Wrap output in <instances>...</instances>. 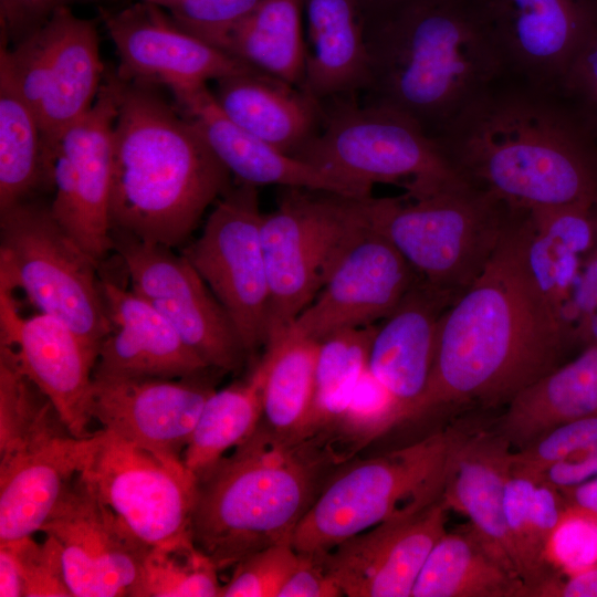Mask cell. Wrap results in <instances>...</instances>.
<instances>
[{
  "instance_id": "1",
  "label": "cell",
  "mask_w": 597,
  "mask_h": 597,
  "mask_svg": "<svg viewBox=\"0 0 597 597\" xmlns=\"http://www.w3.org/2000/svg\"><path fill=\"white\" fill-rule=\"evenodd\" d=\"M530 211L517 208L482 273L439 326L428 385L409 420L463 407H505L561 365L573 334L527 254Z\"/></svg>"
},
{
  "instance_id": "2",
  "label": "cell",
  "mask_w": 597,
  "mask_h": 597,
  "mask_svg": "<svg viewBox=\"0 0 597 597\" xmlns=\"http://www.w3.org/2000/svg\"><path fill=\"white\" fill-rule=\"evenodd\" d=\"M434 139L469 182L515 208L597 207V123L561 85L505 72Z\"/></svg>"
},
{
  "instance_id": "3",
  "label": "cell",
  "mask_w": 597,
  "mask_h": 597,
  "mask_svg": "<svg viewBox=\"0 0 597 597\" xmlns=\"http://www.w3.org/2000/svg\"><path fill=\"white\" fill-rule=\"evenodd\" d=\"M109 71L117 102L111 232L174 249L229 189L231 172L164 87L123 80L113 65Z\"/></svg>"
},
{
  "instance_id": "4",
  "label": "cell",
  "mask_w": 597,
  "mask_h": 597,
  "mask_svg": "<svg viewBox=\"0 0 597 597\" xmlns=\"http://www.w3.org/2000/svg\"><path fill=\"white\" fill-rule=\"evenodd\" d=\"M362 102L397 111L432 138L506 72L472 0H408L364 18Z\"/></svg>"
},
{
  "instance_id": "5",
  "label": "cell",
  "mask_w": 597,
  "mask_h": 597,
  "mask_svg": "<svg viewBox=\"0 0 597 597\" xmlns=\"http://www.w3.org/2000/svg\"><path fill=\"white\" fill-rule=\"evenodd\" d=\"M338 463L317 439H284L262 422L252 436L197 478L195 545L219 570L265 547L291 543Z\"/></svg>"
},
{
  "instance_id": "6",
  "label": "cell",
  "mask_w": 597,
  "mask_h": 597,
  "mask_svg": "<svg viewBox=\"0 0 597 597\" xmlns=\"http://www.w3.org/2000/svg\"><path fill=\"white\" fill-rule=\"evenodd\" d=\"M470 427L457 425L401 449L364 460L322 489L291 544L320 556L341 542L442 496L453 452Z\"/></svg>"
},
{
  "instance_id": "7",
  "label": "cell",
  "mask_w": 597,
  "mask_h": 597,
  "mask_svg": "<svg viewBox=\"0 0 597 597\" xmlns=\"http://www.w3.org/2000/svg\"><path fill=\"white\" fill-rule=\"evenodd\" d=\"M516 210L467 182L418 198H374L371 226L420 280L459 296L488 265Z\"/></svg>"
},
{
  "instance_id": "8",
  "label": "cell",
  "mask_w": 597,
  "mask_h": 597,
  "mask_svg": "<svg viewBox=\"0 0 597 597\" xmlns=\"http://www.w3.org/2000/svg\"><path fill=\"white\" fill-rule=\"evenodd\" d=\"M373 200V196L284 188L277 207L263 213L270 292L266 345L289 329L348 249L371 228Z\"/></svg>"
},
{
  "instance_id": "9",
  "label": "cell",
  "mask_w": 597,
  "mask_h": 597,
  "mask_svg": "<svg viewBox=\"0 0 597 597\" xmlns=\"http://www.w3.org/2000/svg\"><path fill=\"white\" fill-rule=\"evenodd\" d=\"M316 136L294 157L373 188L395 184L418 198L469 182L439 143L408 116L359 97L321 102Z\"/></svg>"
},
{
  "instance_id": "10",
  "label": "cell",
  "mask_w": 597,
  "mask_h": 597,
  "mask_svg": "<svg viewBox=\"0 0 597 597\" xmlns=\"http://www.w3.org/2000/svg\"><path fill=\"white\" fill-rule=\"evenodd\" d=\"M98 263L38 198L0 211V289L22 290L42 313L69 325L97 358L111 332Z\"/></svg>"
},
{
  "instance_id": "11",
  "label": "cell",
  "mask_w": 597,
  "mask_h": 597,
  "mask_svg": "<svg viewBox=\"0 0 597 597\" xmlns=\"http://www.w3.org/2000/svg\"><path fill=\"white\" fill-rule=\"evenodd\" d=\"M96 21L61 9L15 44L0 42V70L34 113L51 169L61 135L91 109L104 80Z\"/></svg>"
},
{
  "instance_id": "12",
  "label": "cell",
  "mask_w": 597,
  "mask_h": 597,
  "mask_svg": "<svg viewBox=\"0 0 597 597\" xmlns=\"http://www.w3.org/2000/svg\"><path fill=\"white\" fill-rule=\"evenodd\" d=\"M81 473L150 548L193 544L197 478L182 461L164 459L102 428Z\"/></svg>"
},
{
  "instance_id": "13",
  "label": "cell",
  "mask_w": 597,
  "mask_h": 597,
  "mask_svg": "<svg viewBox=\"0 0 597 597\" xmlns=\"http://www.w3.org/2000/svg\"><path fill=\"white\" fill-rule=\"evenodd\" d=\"M256 188L231 185L199 238L181 250L228 313L248 356L266 345L270 301Z\"/></svg>"
},
{
  "instance_id": "14",
  "label": "cell",
  "mask_w": 597,
  "mask_h": 597,
  "mask_svg": "<svg viewBox=\"0 0 597 597\" xmlns=\"http://www.w3.org/2000/svg\"><path fill=\"white\" fill-rule=\"evenodd\" d=\"M111 235L132 290L151 304L210 368L240 369L248 354L235 327L186 256L118 231Z\"/></svg>"
},
{
  "instance_id": "15",
  "label": "cell",
  "mask_w": 597,
  "mask_h": 597,
  "mask_svg": "<svg viewBox=\"0 0 597 597\" xmlns=\"http://www.w3.org/2000/svg\"><path fill=\"white\" fill-rule=\"evenodd\" d=\"M60 546L73 597H140L150 549L98 496L80 472L41 527Z\"/></svg>"
},
{
  "instance_id": "16",
  "label": "cell",
  "mask_w": 597,
  "mask_h": 597,
  "mask_svg": "<svg viewBox=\"0 0 597 597\" xmlns=\"http://www.w3.org/2000/svg\"><path fill=\"white\" fill-rule=\"evenodd\" d=\"M114 43L116 74L161 87H188L255 70L178 25L163 8L137 0L98 10Z\"/></svg>"
},
{
  "instance_id": "17",
  "label": "cell",
  "mask_w": 597,
  "mask_h": 597,
  "mask_svg": "<svg viewBox=\"0 0 597 597\" xmlns=\"http://www.w3.org/2000/svg\"><path fill=\"white\" fill-rule=\"evenodd\" d=\"M418 280L405 258L371 226L283 335L320 341L341 329L375 324L396 308Z\"/></svg>"
},
{
  "instance_id": "18",
  "label": "cell",
  "mask_w": 597,
  "mask_h": 597,
  "mask_svg": "<svg viewBox=\"0 0 597 597\" xmlns=\"http://www.w3.org/2000/svg\"><path fill=\"white\" fill-rule=\"evenodd\" d=\"M506 72L561 85L597 27V0H472Z\"/></svg>"
},
{
  "instance_id": "19",
  "label": "cell",
  "mask_w": 597,
  "mask_h": 597,
  "mask_svg": "<svg viewBox=\"0 0 597 597\" xmlns=\"http://www.w3.org/2000/svg\"><path fill=\"white\" fill-rule=\"evenodd\" d=\"M442 496L427 507L386 520L317 556L347 597H411L434 544L447 532Z\"/></svg>"
},
{
  "instance_id": "20",
  "label": "cell",
  "mask_w": 597,
  "mask_h": 597,
  "mask_svg": "<svg viewBox=\"0 0 597 597\" xmlns=\"http://www.w3.org/2000/svg\"><path fill=\"white\" fill-rule=\"evenodd\" d=\"M214 390L207 371L177 379L93 377L91 415L103 429L164 459L182 461Z\"/></svg>"
},
{
  "instance_id": "21",
  "label": "cell",
  "mask_w": 597,
  "mask_h": 597,
  "mask_svg": "<svg viewBox=\"0 0 597 597\" xmlns=\"http://www.w3.org/2000/svg\"><path fill=\"white\" fill-rule=\"evenodd\" d=\"M13 292L0 289V343L12 348L23 373L53 401L73 436H91L95 357L61 320L40 312L23 317Z\"/></svg>"
},
{
  "instance_id": "22",
  "label": "cell",
  "mask_w": 597,
  "mask_h": 597,
  "mask_svg": "<svg viewBox=\"0 0 597 597\" xmlns=\"http://www.w3.org/2000/svg\"><path fill=\"white\" fill-rule=\"evenodd\" d=\"M168 91L178 112L239 181L371 196L373 188L300 160L243 129L221 109L207 84Z\"/></svg>"
},
{
  "instance_id": "23",
  "label": "cell",
  "mask_w": 597,
  "mask_h": 597,
  "mask_svg": "<svg viewBox=\"0 0 597 597\" xmlns=\"http://www.w3.org/2000/svg\"><path fill=\"white\" fill-rule=\"evenodd\" d=\"M101 285L111 332L93 377L177 379L212 369L146 300L107 277Z\"/></svg>"
},
{
  "instance_id": "24",
  "label": "cell",
  "mask_w": 597,
  "mask_h": 597,
  "mask_svg": "<svg viewBox=\"0 0 597 597\" xmlns=\"http://www.w3.org/2000/svg\"><path fill=\"white\" fill-rule=\"evenodd\" d=\"M458 296L418 280L379 324L370 344L369 371L410 419L434 363L440 321Z\"/></svg>"
},
{
  "instance_id": "25",
  "label": "cell",
  "mask_w": 597,
  "mask_h": 597,
  "mask_svg": "<svg viewBox=\"0 0 597 597\" xmlns=\"http://www.w3.org/2000/svg\"><path fill=\"white\" fill-rule=\"evenodd\" d=\"M116 114L115 86L106 65L95 103L65 129L55 147L66 158L70 172L76 208L74 240L98 264L113 250L109 198Z\"/></svg>"
},
{
  "instance_id": "26",
  "label": "cell",
  "mask_w": 597,
  "mask_h": 597,
  "mask_svg": "<svg viewBox=\"0 0 597 597\" xmlns=\"http://www.w3.org/2000/svg\"><path fill=\"white\" fill-rule=\"evenodd\" d=\"M94 433L61 437L0 459V543L41 531L64 488L83 470Z\"/></svg>"
},
{
  "instance_id": "27",
  "label": "cell",
  "mask_w": 597,
  "mask_h": 597,
  "mask_svg": "<svg viewBox=\"0 0 597 597\" xmlns=\"http://www.w3.org/2000/svg\"><path fill=\"white\" fill-rule=\"evenodd\" d=\"M512 452L494 428L470 427L453 452L442 499L449 510L467 516L495 557L517 575L503 509Z\"/></svg>"
},
{
  "instance_id": "28",
  "label": "cell",
  "mask_w": 597,
  "mask_h": 597,
  "mask_svg": "<svg viewBox=\"0 0 597 597\" xmlns=\"http://www.w3.org/2000/svg\"><path fill=\"white\" fill-rule=\"evenodd\" d=\"M305 76L317 102L359 97L369 83L364 18L356 0H304Z\"/></svg>"
},
{
  "instance_id": "29",
  "label": "cell",
  "mask_w": 597,
  "mask_h": 597,
  "mask_svg": "<svg viewBox=\"0 0 597 597\" xmlns=\"http://www.w3.org/2000/svg\"><path fill=\"white\" fill-rule=\"evenodd\" d=\"M212 94L235 124L293 157L321 128L320 102L258 70L216 81Z\"/></svg>"
},
{
  "instance_id": "30",
  "label": "cell",
  "mask_w": 597,
  "mask_h": 597,
  "mask_svg": "<svg viewBox=\"0 0 597 597\" xmlns=\"http://www.w3.org/2000/svg\"><path fill=\"white\" fill-rule=\"evenodd\" d=\"M597 415V345L585 346L522 389L496 419L494 429L511 448L521 450L552 429Z\"/></svg>"
},
{
  "instance_id": "31",
  "label": "cell",
  "mask_w": 597,
  "mask_h": 597,
  "mask_svg": "<svg viewBox=\"0 0 597 597\" xmlns=\"http://www.w3.org/2000/svg\"><path fill=\"white\" fill-rule=\"evenodd\" d=\"M411 597H527V587L468 523L438 540Z\"/></svg>"
},
{
  "instance_id": "32",
  "label": "cell",
  "mask_w": 597,
  "mask_h": 597,
  "mask_svg": "<svg viewBox=\"0 0 597 597\" xmlns=\"http://www.w3.org/2000/svg\"><path fill=\"white\" fill-rule=\"evenodd\" d=\"M303 13L304 0H263L214 46L262 73L302 88L306 55Z\"/></svg>"
},
{
  "instance_id": "33",
  "label": "cell",
  "mask_w": 597,
  "mask_h": 597,
  "mask_svg": "<svg viewBox=\"0 0 597 597\" xmlns=\"http://www.w3.org/2000/svg\"><path fill=\"white\" fill-rule=\"evenodd\" d=\"M264 377L261 358L244 379L214 390L208 397L181 458L196 478L256 430L262 420Z\"/></svg>"
},
{
  "instance_id": "34",
  "label": "cell",
  "mask_w": 597,
  "mask_h": 597,
  "mask_svg": "<svg viewBox=\"0 0 597 597\" xmlns=\"http://www.w3.org/2000/svg\"><path fill=\"white\" fill-rule=\"evenodd\" d=\"M46 190L53 179L40 124L0 70V211Z\"/></svg>"
},
{
  "instance_id": "35",
  "label": "cell",
  "mask_w": 597,
  "mask_h": 597,
  "mask_svg": "<svg viewBox=\"0 0 597 597\" xmlns=\"http://www.w3.org/2000/svg\"><path fill=\"white\" fill-rule=\"evenodd\" d=\"M318 341L283 335L261 357L265 366L261 422L277 436L304 440L314 390Z\"/></svg>"
},
{
  "instance_id": "36",
  "label": "cell",
  "mask_w": 597,
  "mask_h": 597,
  "mask_svg": "<svg viewBox=\"0 0 597 597\" xmlns=\"http://www.w3.org/2000/svg\"><path fill=\"white\" fill-rule=\"evenodd\" d=\"M376 324L345 328L318 341L314 390L304 440L326 441L368 367Z\"/></svg>"
},
{
  "instance_id": "37",
  "label": "cell",
  "mask_w": 597,
  "mask_h": 597,
  "mask_svg": "<svg viewBox=\"0 0 597 597\" xmlns=\"http://www.w3.org/2000/svg\"><path fill=\"white\" fill-rule=\"evenodd\" d=\"M70 434L53 401L23 373L12 348L0 343V459Z\"/></svg>"
},
{
  "instance_id": "38",
  "label": "cell",
  "mask_w": 597,
  "mask_h": 597,
  "mask_svg": "<svg viewBox=\"0 0 597 597\" xmlns=\"http://www.w3.org/2000/svg\"><path fill=\"white\" fill-rule=\"evenodd\" d=\"M401 422L397 400L367 367L326 444L341 462Z\"/></svg>"
},
{
  "instance_id": "39",
  "label": "cell",
  "mask_w": 597,
  "mask_h": 597,
  "mask_svg": "<svg viewBox=\"0 0 597 597\" xmlns=\"http://www.w3.org/2000/svg\"><path fill=\"white\" fill-rule=\"evenodd\" d=\"M218 570L195 543L150 548L144 563L140 597H220Z\"/></svg>"
},
{
  "instance_id": "40",
  "label": "cell",
  "mask_w": 597,
  "mask_h": 597,
  "mask_svg": "<svg viewBox=\"0 0 597 597\" xmlns=\"http://www.w3.org/2000/svg\"><path fill=\"white\" fill-rule=\"evenodd\" d=\"M298 561L300 553L291 543L260 549L232 567L220 597H277Z\"/></svg>"
},
{
  "instance_id": "41",
  "label": "cell",
  "mask_w": 597,
  "mask_h": 597,
  "mask_svg": "<svg viewBox=\"0 0 597 597\" xmlns=\"http://www.w3.org/2000/svg\"><path fill=\"white\" fill-rule=\"evenodd\" d=\"M597 451V415L561 425L532 444L512 452V471L537 475L548 465Z\"/></svg>"
},
{
  "instance_id": "42",
  "label": "cell",
  "mask_w": 597,
  "mask_h": 597,
  "mask_svg": "<svg viewBox=\"0 0 597 597\" xmlns=\"http://www.w3.org/2000/svg\"><path fill=\"white\" fill-rule=\"evenodd\" d=\"M547 558L559 576L597 567V516L568 505L549 540Z\"/></svg>"
},
{
  "instance_id": "43",
  "label": "cell",
  "mask_w": 597,
  "mask_h": 597,
  "mask_svg": "<svg viewBox=\"0 0 597 597\" xmlns=\"http://www.w3.org/2000/svg\"><path fill=\"white\" fill-rule=\"evenodd\" d=\"M167 11L186 31L214 46L263 0H145Z\"/></svg>"
},
{
  "instance_id": "44",
  "label": "cell",
  "mask_w": 597,
  "mask_h": 597,
  "mask_svg": "<svg viewBox=\"0 0 597 597\" xmlns=\"http://www.w3.org/2000/svg\"><path fill=\"white\" fill-rule=\"evenodd\" d=\"M1 543L17 558L24 597H73L65 580L60 546L52 536L45 535L41 543L32 536Z\"/></svg>"
},
{
  "instance_id": "45",
  "label": "cell",
  "mask_w": 597,
  "mask_h": 597,
  "mask_svg": "<svg viewBox=\"0 0 597 597\" xmlns=\"http://www.w3.org/2000/svg\"><path fill=\"white\" fill-rule=\"evenodd\" d=\"M134 0H0V35L13 45L43 25L55 12L74 7L114 10Z\"/></svg>"
},
{
  "instance_id": "46",
  "label": "cell",
  "mask_w": 597,
  "mask_h": 597,
  "mask_svg": "<svg viewBox=\"0 0 597 597\" xmlns=\"http://www.w3.org/2000/svg\"><path fill=\"white\" fill-rule=\"evenodd\" d=\"M561 86L597 122V27L576 52Z\"/></svg>"
},
{
  "instance_id": "47",
  "label": "cell",
  "mask_w": 597,
  "mask_h": 597,
  "mask_svg": "<svg viewBox=\"0 0 597 597\" xmlns=\"http://www.w3.org/2000/svg\"><path fill=\"white\" fill-rule=\"evenodd\" d=\"M574 341L585 346L597 345V255L585 259L582 280L574 301Z\"/></svg>"
},
{
  "instance_id": "48",
  "label": "cell",
  "mask_w": 597,
  "mask_h": 597,
  "mask_svg": "<svg viewBox=\"0 0 597 597\" xmlns=\"http://www.w3.org/2000/svg\"><path fill=\"white\" fill-rule=\"evenodd\" d=\"M341 588L317 556L300 553V561L277 597H338Z\"/></svg>"
},
{
  "instance_id": "49",
  "label": "cell",
  "mask_w": 597,
  "mask_h": 597,
  "mask_svg": "<svg viewBox=\"0 0 597 597\" xmlns=\"http://www.w3.org/2000/svg\"><path fill=\"white\" fill-rule=\"evenodd\" d=\"M595 476H597V451L557 461L533 478L562 490L576 486Z\"/></svg>"
},
{
  "instance_id": "50",
  "label": "cell",
  "mask_w": 597,
  "mask_h": 597,
  "mask_svg": "<svg viewBox=\"0 0 597 597\" xmlns=\"http://www.w3.org/2000/svg\"><path fill=\"white\" fill-rule=\"evenodd\" d=\"M533 597H597V567L570 576H556Z\"/></svg>"
},
{
  "instance_id": "51",
  "label": "cell",
  "mask_w": 597,
  "mask_h": 597,
  "mask_svg": "<svg viewBox=\"0 0 597 597\" xmlns=\"http://www.w3.org/2000/svg\"><path fill=\"white\" fill-rule=\"evenodd\" d=\"M0 596L24 597L19 564L12 551L0 543Z\"/></svg>"
},
{
  "instance_id": "52",
  "label": "cell",
  "mask_w": 597,
  "mask_h": 597,
  "mask_svg": "<svg viewBox=\"0 0 597 597\" xmlns=\"http://www.w3.org/2000/svg\"><path fill=\"white\" fill-rule=\"evenodd\" d=\"M561 492L568 505L597 516V476L576 486L562 489Z\"/></svg>"
},
{
  "instance_id": "53",
  "label": "cell",
  "mask_w": 597,
  "mask_h": 597,
  "mask_svg": "<svg viewBox=\"0 0 597 597\" xmlns=\"http://www.w3.org/2000/svg\"><path fill=\"white\" fill-rule=\"evenodd\" d=\"M360 8L363 18L370 17L398 4H401L408 0H356Z\"/></svg>"
},
{
  "instance_id": "54",
  "label": "cell",
  "mask_w": 597,
  "mask_h": 597,
  "mask_svg": "<svg viewBox=\"0 0 597 597\" xmlns=\"http://www.w3.org/2000/svg\"><path fill=\"white\" fill-rule=\"evenodd\" d=\"M595 253H596V255H597V244H596V248H595Z\"/></svg>"
}]
</instances>
